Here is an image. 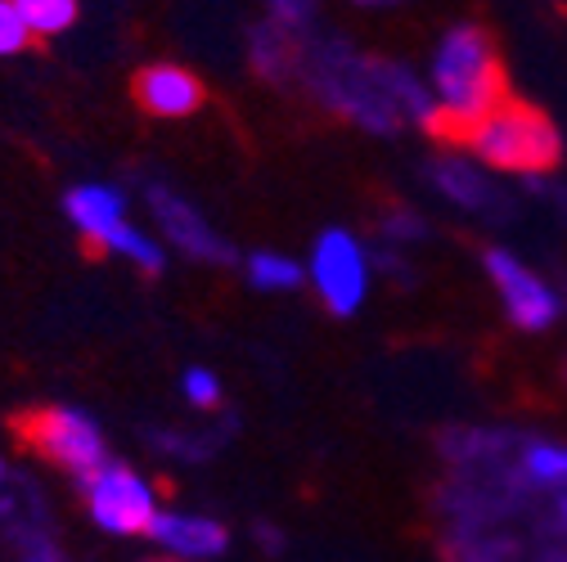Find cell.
<instances>
[{"label": "cell", "mask_w": 567, "mask_h": 562, "mask_svg": "<svg viewBox=\"0 0 567 562\" xmlns=\"http://www.w3.org/2000/svg\"><path fill=\"white\" fill-rule=\"evenodd\" d=\"M433 82L442 104L429 108L419 126L429 131L433 145L455 149V139L464 126H473L477 117H486L501 100H509V67L501 59V41H495L486 28L468 23L455 28L442 50H437V67H433Z\"/></svg>", "instance_id": "1"}, {"label": "cell", "mask_w": 567, "mask_h": 562, "mask_svg": "<svg viewBox=\"0 0 567 562\" xmlns=\"http://www.w3.org/2000/svg\"><path fill=\"white\" fill-rule=\"evenodd\" d=\"M307 82L316 86V95L338 108L342 117L361 122L370 131H396L401 117L423 122L429 117V100L414 86L410 73H401L396 63L383 59H361L342 45L329 50H311L307 59Z\"/></svg>", "instance_id": "2"}, {"label": "cell", "mask_w": 567, "mask_h": 562, "mask_svg": "<svg viewBox=\"0 0 567 562\" xmlns=\"http://www.w3.org/2000/svg\"><path fill=\"white\" fill-rule=\"evenodd\" d=\"M455 149H468V154H477L482 163L501 167V171L540 176V171H554L563 163V135H558L554 117L540 104L509 95L486 117L464 126Z\"/></svg>", "instance_id": "3"}, {"label": "cell", "mask_w": 567, "mask_h": 562, "mask_svg": "<svg viewBox=\"0 0 567 562\" xmlns=\"http://www.w3.org/2000/svg\"><path fill=\"white\" fill-rule=\"evenodd\" d=\"M14 433L23 437V446H32L41 459H50L54 468L73 472V477H91L95 468L109 464L100 428L78 409H63V405L28 409L23 418H14Z\"/></svg>", "instance_id": "4"}, {"label": "cell", "mask_w": 567, "mask_h": 562, "mask_svg": "<svg viewBox=\"0 0 567 562\" xmlns=\"http://www.w3.org/2000/svg\"><path fill=\"white\" fill-rule=\"evenodd\" d=\"M82 496L91 518L113 535H150L154 531V490L145 477H135L126 464H104L82 477Z\"/></svg>", "instance_id": "5"}, {"label": "cell", "mask_w": 567, "mask_h": 562, "mask_svg": "<svg viewBox=\"0 0 567 562\" xmlns=\"http://www.w3.org/2000/svg\"><path fill=\"white\" fill-rule=\"evenodd\" d=\"M486 274H491V284L501 289L505 311H509V320H514L518 329L540 333V329H549V324L558 320V298L540 284V279H536L527 266H518L509 252L491 248V252H486Z\"/></svg>", "instance_id": "6"}, {"label": "cell", "mask_w": 567, "mask_h": 562, "mask_svg": "<svg viewBox=\"0 0 567 562\" xmlns=\"http://www.w3.org/2000/svg\"><path fill=\"white\" fill-rule=\"evenodd\" d=\"M316 289L333 315H351L365 298V257L357 239L329 230L316 248Z\"/></svg>", "instance_id": "7"}, {"label": "cell", "mask_w": 567, "mask_h": 562, "mask_svg": "<svg viewBox=\"0 0 567 562\" xmlns=\"http://www.w3.org/2000/svg\"><path fill=\"white\" fill-rule=\"evenodd\" d=\"M131 100H135L140 113L176 122V117H194L203 108L207 91L181 63H150V67H140V73L131 77Z\"/></svg>", "instance_id": "8"}, {"label": "cell", "mask_w": 567, "mask_h": 562, "mask_svg": "<svg viewBox=\"0 0 567 562\" xmlns=\"http://www.w3.org/2000/svg\"><path fill=\"white\" fill-rule=\"evenodd\" d=\"M63 207H68V221H73L82 230V239L100 252L126 226V198L113 185H78Z\"/></svg>", "instance_id": "9"}, {"label": "cell", "mask_w": 567, "mask_h": 562, "mask_svg": "<svg viewBox=\"0 0 567 562\" xmlns=\"http://www.w3.org/2000/svg\"><path fill=\"white\" fill-rule=\"evenodd\" d=\"M150 202H154V217L163 221V230L172 235V243L185 248L189 257H198V261H230V257H235L217 235L207 230V221L194 212V207L181 202L172 189H154Z\"/></svg>", "instance_id": "10"}, {"label": "cell", "mask_w": 567, "mask_h": 562, "mask_svg": "<svg viewBox=\"0 0 567 562\" xmlns=\"http://www.w3.org/2000/svg\"><path fill=\"white\" fill-rule=\"evenodd\" d=\"M163 549L181 553V558H217L230 544V531L212 518H194V513H158L154 531H150Z\"/></svg>", "instance_id": "11"}, {"label": "cell", "mask_w": 567, "mask_h": 562, "mask_svg": "<svg viewBox=\"0 0 567 562\" xmlns=\"http://www.w3.org/2000/svg\"><path fill=\"white\" fill-rule=\"evenodd\" d=\"M307 59H311V45L298 37V32H289V28H279V23H270V28H257L252 32V67L266 77V82H293V77H302L307 73Z\"/></svg>", "instance_id": "12"}, {"label": "cell", "mask_w": 567, "mask_h": 562, "mask_svg": "<svg viewBox=\"0 0 567 562\" xmlns=\"http://www.w3.org/2000/svg\"><path fill=\"white\" fill-rule=\"evenodd\" d=\"M19 10V19L28 23L32 41H45V37H59L78 23V0H10Z\"/></svg>", "instance_id": "13"}, {"label": "cell", "mask_w": 567, "mask_h": 562, "mask_svg": "<svg viewBox=\"0 0 567 562\" xmlns=\"http://www.w3.org/2000/svg\"><path fill=\"white\" fill-rule=\"evenodd\" d=\"M437 180H442V189L451 194V198H460V202H468V207H495L501 198H495V189L477 176V171H468L464 163H442L437 167Z\"/></svg>", "instance_id": "14"}, {"label": "cell", "mask_w": 567, "mask_h": 562, "mask_svg": "<svg viewBox=\"0 0 567 562\" xmlns=\"http://www.w3.org/2000/svg\"><path fill=\"white\" fill-rule=\"evenodd\" d=\"M248 279H252V289H261V293H270V289H298L302 270L293 261H284V257L257 252V257H248Z\"/></svg>", "instance_id": "15"}, {"label": "cell", "mask_w": 567, "mask_h": 562, "mask_svg": "<svg viewBox=\"0 0 567 562\" xmlns=\"http://www.w3.org/2000/svg\"><path fill=\"white\" fill-rule=\"evenodd\" d=\"M104 252H117V257L135 261L145 274H158V270H163V252H158V243H154V239H145L140 230H131V226H122V230L104 243Z\"/></svg>", "instance_id": "16"}, {"label": "cell", "mask_w": 567, "mask_h": 562, "mask_svg": "<svg viewBox=\"0 0 567 562\" xmlns=\"http://www.w3.org/2000/svg\"><path fill=\"white\" fill-rule=\"evenodd\" d=\"M28 45H32L28 23L19 19V10L10 6V0H0V54H19Z\"/></svg>", "instance_id": "17"}, {"label": "cell", "mask_w": 567, "mask_h": 562, "mask_svg": "<svg viewBox=\"0 0 567 562\" xmlns=\"http://www.w3.org/2000/svg\"><path fill=\"white\" fill-rule=\"evenodd\" d=\"M527 468L540 481H567V450H558V446H532Z\"/></svg>", "instance_id": "18"}, {"label": "cell", "mask_w": 567, "mask_h": 562, "mask_svg": "<svg viewBox=\"0 0 567 562\" xmlns=\"http://www.w3.org/2000/svg\"><path fill=\"white\" fill-rule=\"evenodd\" d=\"M185 396L198 405V409H212L221 400V387H217V378H212L207 370H189L185 374Z\"/></svg>", "instance_id": "19"}, {"label": "cell", "mask_w": 567, "mask_h": 562, "mask_svg": "<svg viewBox=\"0 0 567 562\" xmlns=\"http://www.w3.org/2000/svg\"><path fill=\"white\" fill-rule=\"evenodd\" d=\"M270 6H275V14L284 23H302L311 14V0H270Z\"/></svg>", "instance_id": "20"}, {"label": "cell", "mask_w": 567, "mask_h": 562, "mask_svg": "<svg viewBox=\"0 0 567 562\" xmlns=\"http://www.w3.org/2000/svg\"><path fill=\"white\" fill-rule=\"evenodd\" d=\"M365 6H383V0H365Z\"/></svg>", "instance_id": "21"}, {"label": "cell", "mask_w": 567, "mask_h": 562, "mask_svg": "<svg viewBox=\"0 0 567 562\" xmlns=\"http://www.w3.org/2000/svg\"><path fill=\"white\" fill-rule=\"evenodd\" d=\"M158 562H167V558H158Z\"/></svg>", "instance_id": "22"}]
</instances>
